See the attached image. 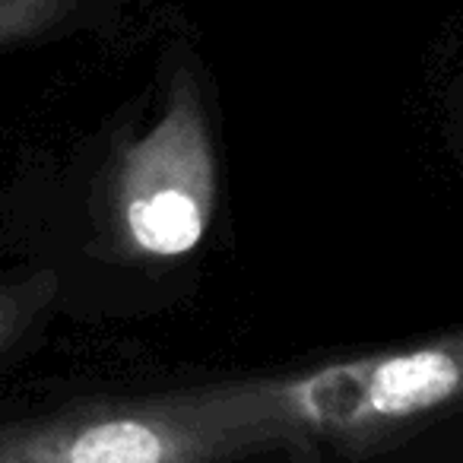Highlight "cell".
Returning <instances> with one entry per match:
<instances>
[{
  "label": "cell",
  "instance_id": "5",
  "mask_svg": "<svg viewBox=\"0 0 463 463\" xmlns=\"http://www.w3.org/2000/svg\"><path fill=\"white\" fill-rule=\"evenodd\" d=\"M77 4L80 0H0V48L45 35Z\"/></svg>",
  "mask_w": 463,
  "mask_h": 463
},
{
  "label": "cell",
  "instance_id": "3",
  "mask_svg": "<svg viewBox=\"0 0 463 463\" xmlns=\"http://www.w3.org/2000/svg\"><path fill=\"white\" fill-rule=\"evenodd\" d=\"M216 210V156L203 96L191 67L168 86L159 121L121 153L115 213L121 239L140 258L175 260L203 241Z\"/></svg>",
  "mask_w": 463,
  "mask_h": 463
},
{
  "label": "cell",
  "instance_id": "1",
  "mask_svg": "<svg viewBox=\"0 0 463 463\" xmlns=\"http://www.w3.org/2000/svg\"><path fill=\"white\" fill-rule=\"evenodd\" d=\"M219 393L232 416L267 429L289 450L315 438L368 448L463 406V334L286 378L225 381Z\"/></svg>",
  "mask_w": 463,
  "mask_h": 463
},
{
  "label": "cell",
  "instance_id": "2",
  "mask_svg": "<svg viewBox=\"0 0 463 463\" xmlns=\"http://www.w3.org/2000/svg\"><path fill=\"white\" fill-rule=\"evenodd\" d=\"M273 450L289 448L232 419L213 384L0 422V463H241Z\"/></svg>",
  "mask_w": 463,
  "mask_h": 463
},
{
  "label": "cell",
  "instance_id": "4",
  "mask_svg": "<svg viewBox=\"0 0 463 463\" xmlns=\"http://www.w3.org/2000/svg\"><path fill=\"white\" fill-rule=\"evenodd\" d=\"M54 292H58L54 270H39L16 283H0V353L33 327L35 317L52 305Z\"/></svg>",
  "mask_w": 463,
  "mask_h": 463
}]
</instances>
